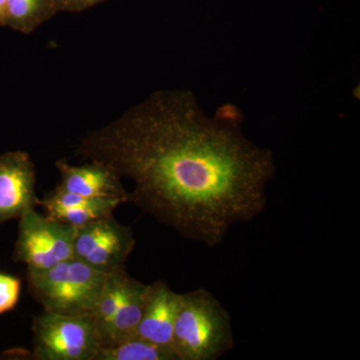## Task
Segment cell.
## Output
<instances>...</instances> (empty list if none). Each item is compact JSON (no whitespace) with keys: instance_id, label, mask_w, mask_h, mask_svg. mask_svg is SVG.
Segmentation results:
<instances>
[{"instance_id":"6da1fadb","label":"cell","mask_w":360,"mask_h":360,"mask_svg":"<svg viewBox=\"0 0 360 360\" xmlns=\"http://www.w3.org/2000/svg\"><path fill=\"white\" fill-rule=\"evenodd\" d=\"M233 104L210 117L189 90H158L80 139L78 155L134 182L129 202L187 239L224 243L266 207L274 155L245 136Z\"/></svg>"},{"instance_id":"7a4b0ae2","label":"cell","mask_w":360,"mask_h":360,"mask_svg":"<svg viewBox=\"0 0 360 360\" xmlns=\"http://www.w3.org/2000/svg\"><path fill=\"white\" fill-rule=\"evenodd\" d=\"M234 347L229 311L210 291L181 293L172 347L179 360H215Z\"/></svg>"},{"instance_id":"3957f363","label":"cell","mask_w":360,"mask_h":360,"mask_svg":"<svg viewBox=\"0 0 360 360\" xmlns=\"http://www.w3.org/2000/svg\"><path fill=\"white\" fill-rule=\"evenodd\" d=\"M108 276L71 257L44 271H27L28 288L44 311L91 315Z\"/></svg>"},{"instance_id":"277c9868","label":"cell","mask_w":360,"mask_h":360,"mask_svg":"<svg viewBox=\"0 0 360 360\" xmlns=\"http://www.w3.org/2000/svg\"><path fill=\"white\" fill-rule=\"evenodd\" d=\"M32 357L37 360H96L101 348L91 315L44 311L33 317Z\"/></svg>"},{"instance_id":"5b68a950","label":"cell","mask_w":360,"mask_h":360,"mask_svg":"<svg viewBox=\"0 0 360 360\" xmlns=\"http://www.w3.org/2000/svg\"><path fill=\"white\" fill-rule=\"evenodd\" d=\"M18 238L14 258L27 271H44L73 257L75 229L35 210L18 219Z\"/></svg>"},{"instance_id":"8992f818","label":"cell","mask_w":360,"mask_h":360,"mask_svg":"<svg viewBox=\"0 0 360 360\" xmlns=\"http://www.w3.org/2000/svg\"><path fill=\"white\" fill-rule=\"evenodd\" d=\"M134 231L113 215L75 229L73 257L104 274L125 269L134 250Z\"/></svg>"},{"instance_id":"52a82bcc","label":"cell","mask_w":360,"mask_h":360,"mask_svg":"<svg viewBox=\"0 0 360 360\" xmlns=\"http://www.w3.org/2000/svg\"><path fill=\"white\" fill-rule=\"evenodd\" d=\"M35 184L34 163L27 153L0 155V224L35 210L39 202Z\"/></svg>"},{"instance_id":"ba28073f","label":"cell","mask_w":360,"mask_h":360,"mask_svg":"<svg viewBox=\"0 0 360 360\" xmlns=\"http://www.w3.org/2000/svg\"><path fill=\"white\" fill-rule=\"evenodd\" d=\"M56 167L60 172L61 181L56 188L84 198H106L129 203V193L122 186V179L110 167L89 160L75 167L68 161L58 160Z\"/></svg>"},{"instance_id":"9c48e42d","label":"cell","mask_w":360,"mask_h":360,"mask_svg":"<svg viewBox=\"0 0 360 360\" xmlns=\"http://www.w3.org/2000/svg\"><path fill=\"white\" fill-rule=\"evenodd\" d=\"M180 300L181 293L172 290L167 281L149 284L136 336L174 349L172 340Z\"/></svg>"},{"instance_id":"30bf717a","label":"cell","mask_w":360,"mask_h":360,"mask_svg":"<svg viewBox=\"0 0 360 360\" xmlns=\"http://www.w3.org/2000/svg\"><path fill=\"white\" fill-rule=\"evenodd\" d=\"M58 11L54 0H7L4 26L30 34Z\"/></svg>"},{"instance_id":"8fae6325","label":"cell","mask_w":360,"mask_h":360,"mask_svg":"<svg viewBox=\"0 0 360 360\" xmlns=\"http://www.w3.org/2000/svg\"><path fill=\"white\" fill-rule=\"evenodd\" d=\"M122 205V200L89 198L80 205L47 210L46 215L70 225L73 229H79L104 217H111L115 208Z\"/></svg>"},{"instance_id":"7c38bea8","label":"cell","mask_w":360,"mask_h":360,"mask_svg":"<svg viewBox=\"0 0 360 360\" xmlns=\"http://www.w3.org/2000/svg\"><path fill=\"white\" fill-rule=\"evenodd\" d=\"M96 360H179L172 348L134 336L110 347H101Z\"/></svg>"},{"instance_id":"4fadbf2b","label":"cell","mask_w":360,"mask_h":360,"mask_svg":"<svg viewBox=\"0 0 360 360\" xmlns=\"http://www.w3.org/2000/svg\"><path fill=\"white\" fill-rule=\"evenodd\" d=\"M21 281L18 277L0 272V315L11 311L20 297Z\"/></svg>"},{"instance_id":"5bb4252c","label":"cell","mask_w":360,"mask_h":360,"mask_svg":"<svg viewBox=\"0 0 360 360\" xmlns=\"http://www.w3.org/2000/svg\"><path fill=\"white\" fill-rule=\"evenodd\" d=\"M59 11L80 13L86 9L84 0H54Z\"/></svg>"},{"instance_id":"9a60e30c","label":"cell","mask_w":360,"mask_h":360,"mask_svg":"<svg viewBox=\"0 0 360 360\" xmlns=\"http://www.w3.org/2000/svg\"><path fill=\"white\" fill-rule=\"evenodd\" d=\"M7 0H0V26H4Z\"/></svg>"},{"instance_id":"2e32d148","label":"cell","mask_w":360,"mask_h":360,"mask_svg":"<svg viewBox=\"0 0 360 360\" xmlns=\"http://www.w3.org/2000/svg\"><path fill=\"white\" fill-rule=\"evenodd\" d=\"M108 1V0H84L85 6L87 8H90V7H94L96 6V4H101V2Z\"/></svg>"}]
</instances>
